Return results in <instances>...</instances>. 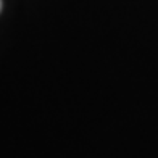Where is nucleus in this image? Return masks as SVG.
<instances>
[{"label":"nucleus","mask_w":158,"mask_h":158,"mask_svg":"<svg viewBox=\"0 0 158 158\" xmlns=\"http://www.w3.org/2000/svg\"><path fill=\"white\" fill-rule=\"evenodd\" d=\"M0 10H2V0H0Z\"/></svg>","instance_id":"1"}]
</instances>
